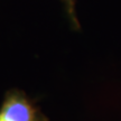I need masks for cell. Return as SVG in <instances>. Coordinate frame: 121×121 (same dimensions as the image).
<instances>
[{
  "label": "cell",
  "mask_w": 121,
  "mask_h": 121,
  "mask_svg": "<svg viewBox=\"0 0 121 121\" xmlns=\"http://www.w3.org/2000/svg\"><path fill=\"white\" fill-rule=\"evenodd\" d=\"M60 2H63V4H64V9L66 11L72 29L80 30L81 25H80V22H78L76 13H75V0H60Z\"/></svg>",
  "instance_id": "cell-2"
},
{
  "label": "cell",
  "mask_w": 121,
  "mask_h": 121,
  "mask_svg": "<svg viewBox=\"0 0 121 121\" xmlns=\"http://www.w3.org/2000/svg\"><path fill=\"white\" fill-rule=\"evenodd\" d=\"M0 121H49L24 91L11 89L0 105Z\"/></svg>",
  "instance_id": "cell-1"
}]
</instances>
